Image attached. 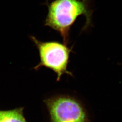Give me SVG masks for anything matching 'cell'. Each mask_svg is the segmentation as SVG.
I'll return each mask as SVG.
<instances>
[{
    "mask_svg": "<svg viewBox=\"0 0 122 122\" xmlns=\"http://www.w3.org/2000/svg\"><path fill=\"white\" fill-rule=\"evenodd\" d=\"M22 108L9 110H0V122H27Z\"/></svg>",
    "mask_w": 122,
    "mask_h": 122,
    "instance_id": "cell-4",
    "label": "cell"
},
{
    "mask_svg": "<svg viewBox=\"0 0 122 122\" xmlns=\"http://www.w3.org/2000/svg\"><path fill=\"white\" fill-rule=\"evenodd\" d=\"M30 39L39 52L40 62L34 68L35 70L45 67L52 70L57 74V81L64 74L73 76L67 68L72 47L57 41L42 42L33 36H30Z\"/></svg>",
    "mask_w": 122,
    "mask_h": 122,
    "instance_id": "cell-2",
    "label": "cell"
},
{
    "mask_svg": "<svg viewBox=\"0 0 122 122\" xmlns=\"http://www.w3.org/2000/svg\"><path fill=\"white\" fill-rule=\"evenodd\" d=\"M48 13L44 25L58 32L63 43L68 44L71 27L78 17L84 15L86 19L83 30L92 24L93 10L91 8L90 0H54L46 1Z\"/></svg>",
    "mask_w": 122,
    "mask_h": 122,
    "instance_id": "cell-1",
    "label": "cell"
},
{
    "mask_svg": "<svg viewBox=\"0 0 122 122\" xmlns=\"http://www.w3.org/2000/svg\"><path fill=\"white\" fill-rule=\"evenodd\" d=\"M50 122H89L86 109L76 98L66 95L52 96L44 100Z\"/></svg>",
    "mask_w": 122,
    "mask_h": 122,
    "instance_id": "cell-3",
    "label": "cell"
}]
</instances>
